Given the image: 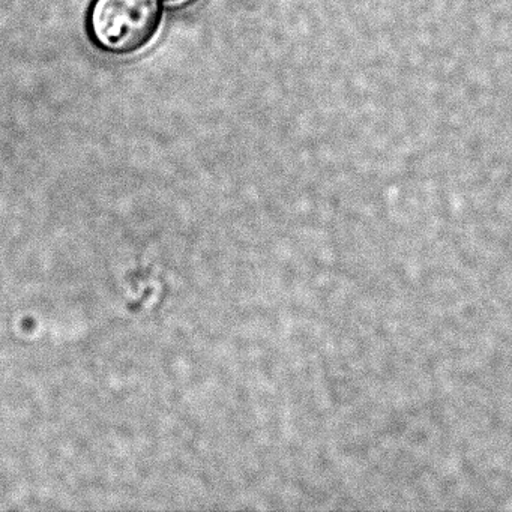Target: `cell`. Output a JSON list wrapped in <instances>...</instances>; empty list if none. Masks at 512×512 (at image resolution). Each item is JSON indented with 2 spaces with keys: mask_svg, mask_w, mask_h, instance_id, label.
<instances>
[{
  "mask_svg": "<svg viewBox=\"0 0 512 512\" xmlns=\"http://www.w3.org/2000/svg\"><path fill=\"white\" fill-rule=\"evenodd\" d=\"M169 2H172V4H178V2H182V0H169Z\"/></svg>",
  "mask_w": 512,
  "mask_h": 512,
  "instance_id": "cell-2",
  "label": "cell"
},
{
  "mask_svg": "<svg viewBox=\"0 0 512 512\" xmlns=\"http://www.w3.org/2000/svg\"><path fill=\"white\" fill-rule=\"evenodd\" d=\"M164 23L161 0H91L85 31L103 55L128 58L148 49Z\"/></svg>",
  "mask_w": 512,
  "mask_h": 512,
  "instance_id": "cell-1",
  "label": "cell"
}]
</instances>
